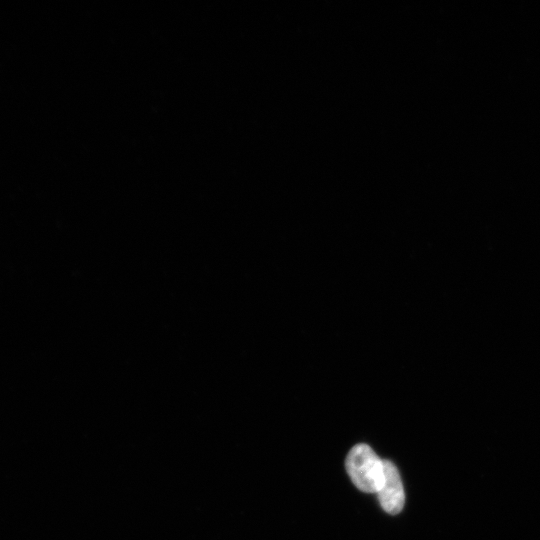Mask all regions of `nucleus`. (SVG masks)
Returning <instances> with one entry per match:
<instances>
[{
  "label": "nucleus",
  "mask_w": 540,
  "mask_h": 540,
  "mask_svg": "<svg viewBox=\"0 0 540 540\" xmlns=\"http://www.w3.org/2000/svg\"><path fill=\"white\" fill-rule=\"evenodd\" d=\"M346 470L354 485L365 493H377L384 479L383 460L364 443L355 445L346 458Z\"/></svg>",
  "instance_id": "f257e3e1"
},
{
  "label": "nucleus",
  "mask_w": 540,
  "mask_h": 540,
  "mask_svg": "<svg viewBox=\"0 0 540 540\" xmlns=\"http://www.w3.org/2000/svg\"><path fill=\"white\" fill-rule=\"evenodd\" d=\"M384 479L377 492L383 510L396 515L401 512L405 502L404 488L398 469L389 460H383Z\"/></svg>",
  "instance_id": "f03ea898"
}]
</instances>
